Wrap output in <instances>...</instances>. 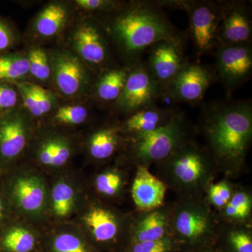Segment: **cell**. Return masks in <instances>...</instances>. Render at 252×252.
<instances>
[{
	"mask_svg": "<svg viewBox=\"0 0 252 252\" xmlns=\"http://www.w3.org/2000/svg\"><path fill=\"white\" fill-rule=\"evenodd\" d=\"M197 132L219 173L233 180L243 175L252 142V102L225 98L202 104Z\"/></svg>",
	"mask_w": 252,
	"mask_h": 252,
	"instance_id": "cell-1",
	"label": "cell"
},
{
	"mask_svg": "<svg viewBox=\"0 0 252 252\" xmlns=\"http://www.w3.org/2000/svg\"><path fill=\"white\" fill-rule=\"evenodd\" d=\"M109 31L130 64L162 41L185 48L187 35L170 22L159 1H132L112 11Z\"/></svg>",
	"mask_w": 252,
	"mask_h": 252,
	"instance_id": "cell-2",
	"label": "cell"
},
{
	"mask_svg": "<svg viewBox=\"0 0 252 252\" xmlns=\"http://www.w3.org/2000/svg\"><path fill=\"white\" fill-rule=\"evenodd\" d=\"M157 177L177 198L203 195L219 172L207 149L195 139L156 164Z\"/></svg>",
	"mask_w": 252,
	"mask_h": 252,
	"instance_id": "cell-3",
	"label": "cell"
},
{
	"mask_svg": "<svg viewBox=\"0 0 252 252\" xmlns=\"http://www.w3.org/2000/svg\"><path fill=\"white\" fill-rule=\"evenodd\" d=\"M220 222L203 195L177 198L172 203L170 234L180 252H201L216 245Z\"/></svg>",
	"mask_w": 252,
	"mask_h": 252,
	"instance_id": "cell-4",
	"label": "cell"
},
{
	"mask_svg": "<svg viewBox=\"0 0 252 252\" xmlns=\"http://www.w3.org/2000/svg\"><path fill=\"white\" fill-rule=\"evenodd\" d=\"M196 126L179 110L170 122L157 130L125 137L126 161L134 168L156 165L189 141L195 139Z\"/></svg>",
	"mask_w": 252,
	"mask_h": 252,
	"instance_id": "cell-5",
	"label": "cell"
},
{
	"mask_svg": "<svg viewBox=\"0 0 252 252\" xmlns=\"http://www.w3.org/2000/svg\"><path fill=\"white\" fill-rule=\"evenodd\" d=\"M226 0H160L164 8L181 9L189 19V37L198 56L213 54L219 47V28Z\"/></svg>",
	"mask_w": 252,
	"mask_h": 252,
	"instance_id": "cell-6",
	"label": "cell"
},
{
	"mask_svg": "<svg viewBox=\"0 0 252 252\" xmlns=\"http://www.w3.org/2000/svg\"><path fill=\"white\" fill-rule=\"evenodd\" d=\"M84 222L94 250L119 252L127 245L130 215L124 216L104 204L94 203L84 215Z\"/></svg>",
	"mask_w": 252,
	"mask_h": 252,
	"instance_id": "cell-7",
	"label": "cell"
},
{
	"mask_svg": "<svg viewBox=\"0 0 252 252\" xmlns=\"http://www.w3.org/2000/svg\"><path fill=\"white\" fill-rule=\"evenodd\" d=\"M162 91L152 77L143 60L131 66L125 86L116 102L118 110L128 116L140 109L157 104Z\"/></svg>",
	"mask_w": 252,
	"mask_h": 252,
	"instance_id": "cell-8",
	"label": "cell"
},
{
	"mask_svg": "<svg viewBox=\"0 0 252 252\" xmlns=\"http://www.w3.org/2000/svg\"><path fill=\"white\" fill-rule=\"evenodd\" d=\"M215 71L228 94H232L250 80L252 74V43L220 46L213 54Z\"/></svg>",
	"mask_w": 252,
	"mask_h": 252,
	"instance_id": "cell-9",
	"label": "cell"
},
{
	"mask_svg": "<svg viewBox=\"0 0 252 252\" xmlns=\"http://www.w3.org/2000/svg\"><path fill=\"white\" fill-rule=\"evenodd\" d=\"M217 81L213 67L189 62L167 86L162 98L168 97L174 102L199 104L209 88Z\"/></svg>",
	"mask_w": 252,
	"mask_h": 252,
	"instance_id": "cell-10",
	"label": "cell"
},
{
	"mask_svg": "<svg viewBox=\"0 0 252 252\" xmlns=\"http://www.w3.org/2000/svg\"><path fill=\"white\" fill-rule=\"evenodd\" d=\"M252 9L245 1L226 0L218 32L219 46L252 44Z\"/></svg>",
	"mask_w": 252,
	"mask_h": 252,
	"instance_id": "cell-11",
	"label": "cell"
},
{
	"mask_svg": "<svg viewBox=\"0 0 252 252\" xmlns=\"http://www.w3.org/2000/svg\"><path fill=\"white\" fill-rule=\"evenodd\" d=\"M148 59L145 61L149 72L164 91L176 76L189 62L184 54V48L162 41L148 50Z\"/></svg>",
	"mask_w": 252,
	"mask_h": 252,
	"instance_id": "cell-12",
	"label": "cell"
},
{
	"mask_svg": "<svg viewBox=\"0 0 252 252\" xmlns=\"http://www.w3.org/2000/svg\"><path fill=\"white\" fill-rule=\"evenodd\" d=\"M172 203L130 215L127 244L159 240L170 234Z\"/></svg>",
	"mask_w": 252,
	"mask_h": 252,
	"instance_id": "cell-13",
	"label": "cell"
},
{
	"mask_svg": "<svg viewBox=\"0 0 252 252\" xmlns=\"http://www.w3.org/2000/svg\"><path fill=\"white\" fill-rule=\"evenodd\" d=\"M52 72L60 92L71 97L79 94L88 84L89 77L79 58L68 51H59L53 59Z\"/></svg>",
	"mask_w": 252,
	"mask_h": 252,
	"instance_id": "cell-14",
	"label": "cell"
},
{
	"mask_svg": "<svg viewBox=\"0 0 252 252\" xmlns=\"http://www.w3.org/2000/svg\"><path fill=\"white\" fill-rule=\"evenodd\" d=\"M167 190L166 186L148 167H135L130 193L136 211H149L163 205Z\"/></svg>",
	"mask_w": 252,
	"mask_h": 252,
	"instance_id": "cell-15",
	"label": "cell"
},
{
	"mask_svg": "<svg viewBox=\"0 0 252 252\" xmlns=\"http://www.w3.org/2000/svg\"><path fill=\"white\" fill-rule=\"evenodd\" d=\"M105 35L95 23L79 25L72 35L74 49L85 62L102 67L108 61L109 50Z\"/></svg>",
	"mask_w": 252,
	"mask_h": 252,
	"instance_id": "cell-16",
	"label": "cell"
},
{
	"mask_svg": "<svg viewBox=\"0 0 252 252\" xmlns=\"http://www.w3.org/2000/svg\"><path fill=\"white\" fill-rule=\"evenodd\" d=\"M28 130L22 114L16 109L0 115V157L12 160L18 157L27 144Z\"/></svg>",
	"mask_w": 252,
	"mask_h": 252,
	"instance_id": "cell-17",
	"label": "cell"
},
{
	"mask_svg": "<svg viewBox=\"0 0 252 252\" xmlns=\"http://www.w3.org/2000/svg\"><path fill=\"white\" fill-rule=\"evenodd\" d=\"M178 111L154 104L127 116L119 127L124 137L147 133L165 125Z\"/></svg>",
	"mask_w": 252,
	"mask_h": 252,
	"instance_id": "cell-18",
	"label": "cell"
},
{
	"mask_svg": "<svg viewBox=\"0 0 252 252\" xmlns=\"http://www.w3.org/2000/svg\"><path fill=\"white\" fill-rule=\"evenodd\" d=\"M12 195L17 206L26 213L36 215L40 213L45 207V186L35 175L18 177L13 185Z\"/></svg>",
	"mask_w": 252,
	"mask_h": 252,
	"instance_id": "cell-19",
	"label": "cell"
},
{
	"mask_svg": "<svg viewBox=\"0 0 252 252\" xmlns=\"http://www.w3.org/2000/svg\"><path fill=\"white\" fill-rule=\"evenodd\" d=\"M216 214L220 223L252 226V189L235 184L229 202Z\"/></svg>",
	"mask_w": 252,
	"mask_h": 252,
	"instance_id": "cell-20",
	"label": "cell"
},
{
	"mask_svg": "<svg viewBox=\"0 0 252 252\" xmlns=\"http://www.w3.org/2000/svg\"><path fill=\"white\" fill-rule=\"evenodd\" d=\"M124 141L125 137L119 126L99 129L89 138V154L94 160L105 161L115 155Z\"/></svg>",
	"mask_w": 252,
	"mask_h": 252,
	"instance_id": "cell-21",
	"label": "cell"
},
{
	"mask_svg": "<svg viewBox=\"0 0 252 252\" xmlns=\"http://www.w3.org/2000/svg\"><path fill=\"white\" fill-rule=\"evenodd\" d=\"M215 248L221 252H252V226L220 223Z\"/></svg>",
	"mask_w": 252,
	"mask_h": 252,
	"instance_id": "cell-22",
	"label": "cell"
},
{
	"mask_svg": "<svg viewBox=\"0 0 252 252\" xmlns=\"http://www.w3.org/2000/svg\"><path fill=\"white\" fill-rule=\"evenodd\" d=\"M23 99L25 107L32 115L40 117L49 113L56 104L53 92L30 82L13 83Z\"/></svg>",
	"mask_w": 252,
	"mask_h": 252,
	"instance_id": "cell-23",
	"label": "cell"
},
{
	"mask_svg": "<svg viewBox=\"0 0 252 252\" xmlns=\"http://www.w3.org/2000/svg\"><path fill=\"white\" fill-rule=\"evenodd\" d=\"M113 68L104 72L95 86V94L102 102H114L120 97L131 66Z\"/></svg>",
	"mask_w": 252,
	"mask_h": 252,
	"instance_id": "cell-24",
	"label": "cell"
},
{
	"mask_svg": "<svg viewBox=\"0 0 252 252\" xmlns=\"http://www.w3.org/2000/svg\"><path fill=\"white\" fill-rule=\"evenodd\" d=\"M67 9L60 4H51L46 6L36 18V32L44 37H52L59 34L67 22Z\"/></svg>",
	"mask_w": 252,
	"mask_h": 252,
	"instance_id": "cell-25",
	"label": "cell"
},
{
	"mask_svg": "<svg viewBox=\"0 0 252 252\" xmlns=\"http://www.w3.org/2000/svg\"><path fill=\"white\" fill-rule=\"evenodd\" d=\"M127 183L126 172L117 167H111L99 172L94 180L97 193L107 199L120 198L125 191Z\"/></svg>",
	"mask_w": 252,
	"mask_h": 252,
	"instance_id": "cell-26",
	"label": "cell"
},
{
	"mask_svg": "<svg viewBox=\"0 0 252 252\" xmlns=\"http://www.w3.org/2000/svg\"><path fill=\"white\" fill-rule=\"evenodd\" d=\"M37 157L39 162L46 166H63L71 157L70 145L63 138L49 139L41 144Z\"/></svg>",
	"mask_w": 252,
	"mask_h": 252,
	"instance_id": "cell-27",
	"label": "cell"
},
{
	"mask_svg": "<svg viewBox=\"0 0 252 252\" xmlns=\"http://www.w3.org/2000/svg\"><path fill=\"white\" fill-rule=\"evenodd\" d=\"M35 235L21 226H14L1 238L0 248L5 252H31L36 247Z\"/></svg>",
	"mask_w": 252,
	"mask_h": 252,
	"instance_id": "cell-28",
	"label": "cell"
},
{
	"mask_svg": "<svg viewBox=\"0 0 252 252\" xmlns=\"http://www.w3.org/2000/svg\"><path fill=\"white\" fill-rule=\"evenodd\" d=\"M30 72L28 57L15 54H0V82L14 83Z\"/></svg>",
	"mask_w": 252,
	"mask_h": 252,
	"instance_id": "cell-29",
	"label": "cell"
},
{
	"mask_svg": "<svg viewBox=\"0 0 252 252\" xmlns=\"http://www.w3.org/2000/svg\"><path fill=\"white\" fill-rule=\"evenodd\" d=\"M235 186L231 180L224 177L223 180L209 185L204 197L212 209L216 212H219L229 202L234 192Z\"/></svg>",
	"mask_w": 252,
	"mask_h": 252,
	"instance_id": "cell-30",
	"label": "cell"
},
{
	"mask_svg": "<svg viewBox=\"0 0 252 252\" xmlns=\"http://www.w3.org/2000/svg\"><path fill=\"white\" fill-rule=\"evenodd\" d=\"M52 206L55 215L60 218L68 216L72 212L75 200V193L72 186L62 181L53 189Z\"/></svg>",
	"mask_w": 252,
	"mask_h": 252,
	"instance_id": "cell-31",
	"label": "cell"
},
{
	"mask_svg": "<svg viewBox=\"0 0 252 252\" xmlns=\"http://www.w3.org/2000/svg\"><path fill=\"white\" fill-rule=\"evenodd\" d=\"M51 252H94L92 245L73 233H63L56 235L50 245Z\"/></svg>",
	"mask_w": 252,
	"mask_h": 252,
	"instance_id": "cell-32",
	"label": "cell"
},
{
	"mask_svg": "<svg viewBox=\"0 0 252 252\" xmlns=\"http://www.w3.org/2000/svg\"><path fill=\"white\" fill-rule=\"evenodd\" d=\"M119 252H180V245L172 235L152 241L126 245Z\"/></svg>",
	"mask_w": 252,
	"mask_h": 252,
	"instance_id": "cell-33",
	"label": "cell"
},
{
	"mask_svg": "<svg viewBox=\"0 0 252 252\" xmlns=\"http://www.w3.org/2000/svg\"><path fill=\"white\" fill-rule=\"evenodd\" d=\"M28 59L32 75L37 80H48L52 72V65L46 51L40 47L32 48L29 51Z\"/></svg>",
	"mask_w": 252,
	"mask_h": 252,
	"instance_id": "cell-34",
	"label": "cell"
},
{
	"mask_svg": "<svg viewBox=\"0 0 252 252\" xmlns=\"http://www.w3.org/2000/svg\"><path fill=\"white\" fill-rule=\"evenodd\" d=\"M88 114L87 109L83 106H63L55 114L54 120L59 124L79 125L86 122Z\"/></svg>",
	"mask_w": 252,
	"mask_h": 252,
	"instance_id": "cell-35",
	"label": "cell"
},
{
	"mask_svg": "<svg viewBox=\"0 0 252 252\" xmlns=\"http://www.w3.org/2000/svg\"><path fill=\"white\" fill-rule=\"evenodd\" d=\"M18 94L17 89L11 83L0 82V114L15 109Z\"/></svg>",
	"mask_w": 252,
	"mask_h": 252,
	"instance_id": "cell-36",
	"label": "cell"
},
{
	"mask_svg": "<svg viewBox=\"0 0 252 252\" xmlns=\"http://www.w3.org/2000/svg\"><path fill=\"white\" fill-rule=\"evenodd\" d=\"M76 4L86 11L109 13L117 9L122 3L111 0H77Z\"/></svg>",
	"mask_w": 252,
	"mask_h": 252,
	"instance_id": "cell-37",
	"label": "cell"
},
{
	"mask_svg": "<svg viewBox=\"0 0 252 252\" xmlns=\"http://www.w3.org/2000/svg\"><path fill=\"white\" fill-rule=\"evenodd\" d=\"M14 34L11 28L0 18V54L9 49L14 44Z\"/></svg>",
	"mask_w": 252,
	"mask_h": 252,
	"instance_id": "cell-38",
	"label": "cell"
},
{
	"mask_svg": "<svg viewBox=\"0 0 252 252\" xmlns=\"http://www.w3.org/2000/svg\"><path fill=\"white\" fill-rule=\"evenodd\" d=\"M3 212H4V205H3L2 200L0 198V220L3 217Z\"/></svg>",
	"mask_w": 252,
	"mask_h": 252,
	"instance_id": "cell-39",
	"label": "cell"
},
{
	"mask_svg": "<svg viewBox=\"0 0 252 252\" xmlns=\"http://www.w3.org/2000/svg\"><path fill=\"white\" fill-rule=\"evenodd\" d=\"M211 252H220V250H217V248H214L213 250H212Z\"/></svg>",
	"mask_w": 252,
	"mask_h": 252,
	"instance_id": "cell-40",
	"label": "cell"
},
{
	"mask_svg": "<svg viewBox=\"0 0 252 252\" xmlns=\"http://www.w3.org/2000/svg\"><path fill=\"white\" fill-rule=\"evenodd\" d=\"M212 250H213V248L211 249V250H206V251H203L201 252H211Z\"/></svg>",
	"mask_w": 252,
	"mask_h": 252,
	"instance_id": "cell-41",
	"label": "cell"
},
{
	"mask_svg": "<svg viewBox=\"0 0 252 252\" xmlns=\"http://www.w3.org/2000/svg\"><path fill=\"white\" fill-rule=\"evenodd\" d=\"M0 115H1V114H0Z\"/></svg>",
	"mask_w": 252,
	"mask_h": 252,
	"instance_id": "cell-42",
	"label": "cell"
}]
</instances>
